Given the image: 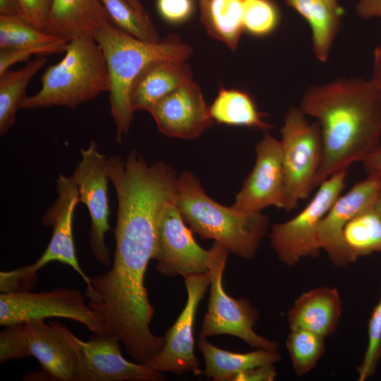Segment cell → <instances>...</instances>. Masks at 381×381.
Returning <instances> with one entry per match:
<instances>
[{
  "instance_id": "cell-1",
  "label": "cell",
  "mask_w": 381,
  "mask_h": 381,
  "mask_svg": "<svg viewBox=\"0 0 381 381\" xmlns=\"http://www.w3.org/2000/svg\"><path fill=\"white\" fill-rule=\"evenodd\" d=\"M299 108L317 119L321 131L323 157L315 188L381 147V92L370 79L340 78L312 85Z\"/></svg>"
},
{
  "instance_id": "cell-2",
  "label": "cell",
  "mask_w": 381,
  "mask_h": 381,
  "mask_svg": "<svg viewBox=\"0 0 381 381\" xmlns=\"http://www.w3.org/2000/svg\"><path fill=\"white\" fill-rule=\"evenodd\" d=\"M93 37L106 60L110 111L116 127V140L121 143L133 119L129 94L135 77L152 61L186 60L193 49L177 35L169 34L158 42H147L133 37L111 23L98 30Z\"/></svg>"
},
{
  "instance_id": "cell-3",
  "label": "cell",
  "mask_w": 381,
  "mask_h": 381,
  "mask_svg": "<svg viewBox=\"0 0 381 381\" xmlns=\"http://www.w3.org/2000/svg\"><path fill=\"white\" fill-rule=\"evenodd\" d=\"M176 205L190 229L204 239H212L229 252L253 258L267 234L270 222L261 212L246 214L210 198L190 172L177 177Z\"/></svg>"
},
{
  "instance_id": "cell-4",
  "label": "cell",
  "mask_w": 381,
  "mask_h": 381,
  "mask_svg": "<svg viewBox=\"0 0 381 381\" xmlns=\"http://www.w3.org/2000/svg\"><path fill=\"white\" fill-rule=\"evenodd\" d=\"M65 56L49 66L40 90L27 96L21 109L66 107L74 109L109 89L106 60L95 39L87 35L68 42Z\"/></svg>"
},
{
  "instance_id": "cell-5",
  "label": "cell",
  "mask_w": 381,
  "mask_h": 381,
  "mask_svg": "<svg viewBox=\"0 0 381 381\" xmlns=\"http://www.w3.org/2000/svg\"><path fill=\"white\" fill-rule=\"evenodd\" d=\"M30 356L38 361L41 371L24 380L78 381L75 351L52 322L29 320L4 327L0 333V363Z\"/></svg>"
},
{
  "instance_id": "cell-6",
  "label": "cell",
  "mask_w": 381,
  "mask_h": 381,
  "mask_svg": "<svg viewBox=\"0 0 381 381\" xmlns=\"http://www.w3.org/2000/svg\"><path fill=\"white\" fill-rule=\"evenodd\" d=\"M56 192L58 197L55 202L47 209L42 217L43 224L52 228L50 241L43 254L33 264L3 272V282L10 290L32 289L37 282L39 270L55 261L71 267L85 282L87 288L90 286L91 279L80 266L74 244L73 219L80 198L78 188L72 176H59Z\"/></svg>"
},
{
  "instance_id": "cell-7",
  "label": "cell",
  "mask_w": 381,
  "mask_h": 381,
  "mask_svg": "<svg viewBox=\"0 0 381 381\" xmlns=\"http://www.w3.org/2000/svg\"><path fill=\"white\" fill-rule=\"evenodd\" d=\"M280 131L284 210L291 211L315 188V181L323 157L322 140L319 123L310 124L299 107L288 109Z\"/></svg>"
},
{
  "instance_id": "cell-8",
  "label": "cell",
  "mask_w": 381,
  "mask_h": 381,
  "mask_svg": "<svg viewBox=\"0 0 381 381\" xmlns=\"http://www.w3.org/2000/svg\"><path fill=\"white\" fill-rule=\"evenodd\" d=\"M213 255L210 265V297L199 338L227 334L236 337L255 349L277 351L279 344L255 330L260 313L244 298L230 296L223 286V274L229 255L227 248L219 242L212 245Z\"/></svg>"
},
{
  "instance_id": "cell-9",
  "label": "cell",
  "mask_w": 381,
  "mask_h": 381,
  "mask_svg": "<svg viewBox=\"0 0 381 381\" xmlns=\"http://www.w3.org/2000/svg\"><path fill=\"white\" fill-rule=\"evenodd\" d=\"M348 169L322 181L307 205L296 216L272 225L269 237L278 259L295 266L303 258H316L321 250L318 231L320 223L345 186Z\"/></svg>"
},
{
  "instance_id": "cell-10",
  "label": "cell",
  "mask_w": 381,
  "mask_h": 381,
  "mask_svg": "<svg viewBox=\"0 0 381 381\" xmlns=\"http://www.w3.org/2000/svg\"><path fill=\"white\" fill-rule=\"evenodd\" d=\"M62 318L78 322L93 333H110L104 316L85 302L76 289L61 287L0 294V325L6 327L33 320Z\"/></svg>"
},
{
  "instance_id": "cell-11",
  "label": "cell",
  "mask_w": 381,
  "mask_h": 381,
  "mask_svg": "<svg viewBox=\"0 0 381 381\" xmlns=\"http://www.w3.org/2000/svg\"><path fill=\"white\" fill-rule=\"evenodd\" d=\"M52 322L75 351L78 381H161L165 377L145 364L126 360L121 352L120 340L113 334L94 333L87 341H83L64 324Z\"/></svg>"
},
{
  "instance_id": "cell-12",
  "label": "cell",
  "mask_w": 381,
  "mask_h": 381,
  "mask_svg": "<svg viewBox=\"0 0 381 381\" xmlns=\"http://www.w3.org/2000/svg\"><path fill=\"white\" fill-rule=\"evenodd\" d=\"M175 203L168 201L159 216L153 260L163 275L183 277L209 272L213 248H202L194 239Z\"/></svg>"
},
{
  "instance_id": "cell-13",
  "label": "cell",
  "mask_w": 381,
  "mask_h": 381,
  "mask_svg": "<svg viewBox=\"0 0 381 381\" xmlns=\"http://www.w3.org/2000/svg\"><path fill=\"white\" fill-rule=\"evenodd\" d=\"M80 160L72 176L79 190L80 202L87 207L91 219L89 231L90 250L101 264L110 265L109 250L105 236L110 230L107 158L98 150L95 140L80 150Z\"/></svg>"
},
{
  "instance_id": "cell-14",
  "label": "cell",
  "mask_w": 381,
  "mask_h": 381,
  "mask_svg": "<svg viewBox=\"0 0 381 381\" xmlns=\"http://www.w3.org/2000/svg\"><path fill=\"white\" fill-rule=\"evenodd\" d=\"M183 278L187 292L185 307L174 325L167 329L162 349L145 365L161 373L181 375L193 373L198 375L202 371L194 352L193 327L199 303L210 286V273Z\"/></svg>"
},
{
  "instance_id": "cell-15",
  "label": "cell",
  "mask_w": 381,
  "mask_h": 381,
  "mask_svg": "<svg viewBox=\"0 0 381 381\" xmlns=\"http://www.w3.org/2000/svg\"><path fill=\"white\" fill-rule=\"evenodd\" d=\"M253 168L243 183L231 206L250 214L274 206L285 208L284 174L280 140L265 133L255 145Z\"/></svg>"
},
{
  "instance_id": "cell-16",
  "label": "cell",
  "mask_w": 381,
  "mask_h": 381,
  "mask_svg": "<svg viewBox=\"0 0 381 381\" xmlns=\"http://www.w3.org/2000/svg\"><path fill=\"white\" fill-rule=\"evenodd\" d=\"M380 188L381 176L368 174L339 195L321 220L318 231L319 244L333 265L344 267L351 263L344 242V229L356 214L373 207Z\"/></svg>"
},
{
  "instance_id": "cell-17",
  "label": "cell",
  "mask_w": 381,
  "mask_h": 381,
  "mask_svg": "<svg viewBox=\"0 0 381 381\" xmlns=\"http://www.w3.org/2000/svg\"><path fill=\"white\" fill-rule=\"evenodd\" d=\"M164 135L194 139L213 125L202 90L193 80L159 99L148 111Z\"/></svg>"
},
{
  "instance_id": "cell-18",
  "label": "cell",
  "mask_w": 381,
  "mask_h": 381,
  "mask_svg": "<svg viewBox=\"0 0 381 381\" xmlns=\"http://www.w3.org/2000/svg\"><path fill=\"white\" fill-rule=\"evenodd\" d=\"M192 80L193 73L186 60L150 61L131 85L129 99L132 110L149 111L159 99Z\"/></svg>"
},
{
  "instance_id": "cell-19",
  "label": "cell",
  "mask_w": 381,
  "mask_h": 381,
  "mask_svg": "<svg viewBox=\"0 0 381 381\" xmlns=\"http://www.w3.org/2000/svg\"><path fill=\"white\" fill-rule=\"evenodd\" d=\"M342 312L339 291L319 286L302 293L287 313L289 329H306L324 337L336 331Z\"/></svg>"
},
{
  "instance_id": "cell-20",
  "label": "cell",
  "mask_w": 381,
  "mask_h": 381,
  "mask_svg": "<svg viewBox=\"0 0 381 381\" xmlns=\"http://www.w3.org/2000/svg\"><path fill=\"white\" fill-rule=\"evenodd\" d=\"M109 23L100 0H52L44 31L70 40L83 35L93 37Z\"/></svg>"
},
{
  "instance_id": "cell-21",
  "label": "cell",
  "mask_w": 381,
  "mask_h": 381,
  "mask_svg": "<svg viewBox=\"0 0 381 381\" xmlns=\"http://www.w3.org/2000/svg\"><path fill=\"white\" fill-rule=\"evenodd\" d=\"M198 346L205 359L202 374L214 381H233L238 374L252 368L275 365L282 360L277 351L263 349L248 353H236L220 349L206 338H199Z\"/></svg>"
},
{
  "instance_id": "cell-22",
  "label": "cell",
  "mask_w": 381,
  "mask_h": 381,
  "mask_svg": "<svg viewBox=\"0 0 381 381\" xmlns=\"http://www.w3.org/2000/svg\"><path fill=\"white\" fill-rule=\"evenodd\" d=\"M209 109L212 119L218 123L265 131L272 128L253 97L241 90L221 87Z\"/></svg>"
},
{
  "instance_id": "cell-23",
  "label": "cell",
  "mask_w": 381,
  "mask_h": 381,
  "mask_svg": "<svg viewBox=\"0 0 381 381\" xmlns=\"http://www.w3.org/2000/svg\"><path fill=\"white\" fill-rule=\"evenodd\" d=\"M199 6L207 34L235 50L244 31L243 0H199Z\"/></svg>"
},
{
  "instance_id": "cell-24",
  "label": "cell",
  "mask_w": 381,
  "mask_h": 381,
  "mask_svg": "<svg viewBox=\"0 0 381 381\" xmlns=\"http://www.w3.org/2000/svg\"><path fill=\"white\" fill-rule=\"evenodd\" d=\"M283 1L308 22L312 30L314 54L319 61H326L340 30L342 13L332 8L322 0Z\"/></svg>"
},
{
  "instance_id": "cell-25",
  "label": "cell",
  "mask_w": 381,
  "mask_h": 381,
  "mask_svg": "<svg viewBox=\"0 0 381 381\" xmlns=\"http://www.w3.org/2000/svg\"><path fill=\"white\" fill-rule=\"evenodd\" d=\"M47 59L40 56L20 69L7 70L0 74V135L6 134L16 120V112L25 99L27 87Z\"/></svg>"
},
{
  "instance_id": "cell-26",
  "label": "cell",
  "mask_w": 381,
  "mask_h": 381,
  "mask_svg": "<svg viewBox=\"0 0 381 381\" xmlns=\"http://www.w3.org/2000/svg\"><path fill=\"white\" fill-rule=\"evenodd\" d=\"M343 238L351 262L381 253V217L373 207L356 214L345 226Z\"/></svg>"
},
{
  "instance_id": "cell-27",
  "label": "cell",
  "mask_w": 381,
  "mask_h": 381,
  "mask_svg": "<svg viewBox=\"0 0 381 381\" xmlns=\"http://www.w3.org/2000/svg\"><path fill=\"white\" fill-rule=\"evenodd\" d=\"M325 339L308 330L290 329L286 347L296 375H306L316 366L325 353Z\"/></svg>"
},
{
  "instance_id": "cell-28",
  "label": "cell",
  "mask_w": 381,
  "mask_h": 381,
  "mask_svg": "<svg viewBox=\"0 0 381 381\" xmlns=\"http://www.w3.org/2000/svg\"><path fill=\"white\" fill-rule=\"evenodd\" d=\"M111 22L119 29L147 42L160 40L149 15L138 11L127 0H100Z\"/></svg>"
},
{
  "instance_id": "cell-29",
  "label": "cell",
  "mask_w": 381,
  "mask_h": 381,
  "mask_svg": "<svg viewBox=\"0 0 381 381\" xmlns=\"http://www.w3.org/2000/svg\"><path fill=\"white\" fill-rule=\"evenodd\" d=\"M61 39L32 25L20 16L0 15V49L46 45Z\"/></svg>"
},
{
  "instance_id": "cell-30",
  "label": "cell",
  "mask_w": 381,
  "mask_h": 381,
  "mask_svg": "<svg viewBox=\"0 0 381 381\" xmlns=\"http://www.w3.org/2000/svg\"><path fill=\"white\" fill-rule=\"evenodd\" d=\"M280 13L272 0H243L244 31L262 37L272 34L278 27Z\"/></svg>"
},
{
  "instance_id": "cell-31",
  "label": "cell",
  "mask_w": 381,
  "mask_h": 381,
  "mask_svg": "<svg viewBox=\"0 0 381 381\" xmlns=\"http://www.w3.org/2000/svg\"><path fill=\"white\" fill-rule=\"evenodd\" d=\"M381 359V298L373 308L368 323V344L361 365L357 368L358 380L373 376Z\"/></svg>"
},
{
  "instance_id": "cell-32",
  "label": "cell",
  "mask_w": 381,
  "mask_h": 381,
  "mask_svg": "<svg viewBox=\"0 0 381 381\" xmlns=\"http://www.w3.org/2000/svg\"><path fill=\"white\" fill-rule=\"evenodd\" d=\"M69 41L66 39H61L46 45L16 49H0V74L8 70L13 64L27 61L32 55H48L65 52Z\"/></svg>"
},
{
  "instance_id": "cell-33",
  "label": "cell",
  "mask_w": 381,
  "mask_h": 381,
  "mask_svg": "<svg viewBox=\"0 0 381 381\" xmlns=\"http://www.w3.org/2000/svg\"><path fill=\"white\" fill-rule=\"evenodd\" d=\"M156 8L164 20L178 25L192 17L195 5L193 0H156Z\"/></svg>"
},
{
  "instance_id": "cell-34",
  "label": "cell",
  "mask_w": 381,
  "mask_h": 381,
  "mask_svg": "<svg viewBox=\"0 0 381 381\" xmlns=\"http://www.w3.org/2000/svg\"><path fill=\"white\" fill-rule=\"evenodd\" d=\"M52 0H18L20 15L27 22L44 30Z\"/></svg>"
},
{
  "instance_id": "cell-35",
  "label": "cell",
  "mask_w": 381,
  "mask_h": 381,
  "mask_svg": "<svg viewBox=\"0 0 381 381\" xmlns=\"http://www.w3.org/2000/svg\"><path fill=\"white\" fill-rule=\"evenodd\" d=\"M277 375L274 365H265L237 375L233 381H272Z\"/></svg>"
},
{
  "instance_id": "cell-36",
  "label": "cell",
  "mask_w": 381,
  "mask_h": 381,
  "mask_svg": "<svg viewBox=\"0 0 381 381\" xmlns=\"http://www.w3.org/2000/svg\"><path fill=\"white\" fill-rule=\"evenodd\" d=\"M356 11L362 18H381V0H358Z\"/></svg>"
},
{
  "instance_id": "cell-37",
  "label": "cell",
  "mask_w": 381,
  "mask_h": 381,
  "mask_svg": "<svg viewBox=\"0 0 381 381\" xmlns=\"http://www.w3.org/2000/svg\"><path fill=\"white\" fill-rule=\"evenodd\" d=\"M368 174L381 176V147L362 162Z\"/></svg>"
},
{
  "instance_id": "cell-38",
  "label": "cell",
  "mask_w": 381,
  "mask_h": 381,
  "mask_svg": "<svg viewBox=\"0 0 381 381\" xmlns=\"http://www.w3.org/2000/svg\"><path fill=\"white\" fill-rule=\"evenodd\" d=\"M370 80L381 92V42L373 52L372 76Z\"/></svg>"
},
{
  "instance_id": "cell-39",
  "label": "cell",
  "mask_w": 381,
  "mask_h": 381,
  "mask_svg": "<svg viewBox=\"0 0 381 381\" xmlns=\"http://www.w3.org/2000/svg\"><path fill=\"white\" fill-rule=\"evenodd\" d=\"M0 15L21 16L18 0H0Z\"/></svg>"
},
{
  "instance_id": "cell-40",
  "label": "cell",
  "mask_w": 381,
  "mask_h": 381,
  "mask_svg": "<svg viewBox=\"0 0 381 381\" xmlns=\"http://www.w3.org/2000/svg\"><path fill=\"white\" fill-rule=\"evenodd\" d=\"M138 11L143 15H149L145 10L140 0H127Z\"/></svg>"
},
{
  "instance_id": "cell-41",
  "label": "cell",
  "mask_w": 381,
  "mask_h": 381,
  "mask_svg": "<svg viewBox=\"0 0 381 381\" xmlns=\"http://www.w3.org/2000/svg\"><path fill=\"white\" fill-rule=\"evenodd\" d=\"M334 10L343 13L342 8L339 6L337 0H322Z\"/></svg>"
},
{
  "instance_id": "cell-42",
  "label": "cell",
  "mask_w": 381,
  "mask_h": 381,
  "mask_svg": "<svg viewBox=\"0 0 381 381\" xmlns=\"http://www.w3.org/2000/svg\"><path fill=\"white\" fill-rule=\"evenodd\" d=\"M373 209L381 217V188L375 201Z\"/></svg>"
},
{
  "instance_id": "cell-43",
  "label": "cell",
  "mask_w": 381,
  "mask_h": 381,
  "mask_svg": "<svg viewBox=\"0 0 381 381\" xmlns=\"http://www.w3.org/2000/svg\"><path fill=\"white\" fill-rule=\"evenodd\" d=\"M380 298H381V296H380Z\"/></svg>"
}]
</instances>
